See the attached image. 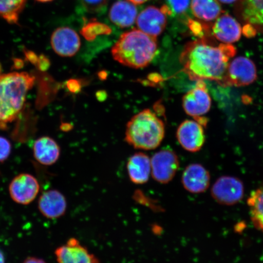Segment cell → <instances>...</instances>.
Masks as SVG:
<instances>
[{"label":"cell","mask_w":263,"mask_h":263,"mask_svg":"<svg viewBox=\"0 0 263 263\" xmlns=\"http://www.w3.org/2000/svg\"><path fill=\"white\" fill-rule=\"evenodd\" d=\"M192 9L196 17L205 22L215 21L222 12L217 0H192Z\"/></svg>","instance_id":"21"},{"label":"cell","mask_w":263,"mask_h":263,"mask_svg":"<svg viewBox=\"0 0 263 263\" xmlns=\"http://www.w3.org/2000/svg\"><path fill=\"white\" fill-rule=\"evenodd\" d=\"M67 88L71 92H77L80 89V85L78 81L72 80L68 81Z\"/></svg>","instance_id":"31"},{"label":"cell","mask_w":263,"mask_h":263,"mask_svg":"<svg viewBox=\"0 0 263 263\" xmlns=\"http://www.w3.org/2000/svg\"><path fill=\"white\" fill-rule=\"evenodd\" d=\"M182 106L186 114L196 118L209 112L212 99L203 81H197L195 88L184 95Z\"/></svg>","instance_id":"8"},{"label":"cell","mask_w":263,"mask_h":263,"mask_svg":"<svg viewBox=\"0 0 263 263\" xmlns=\"http://www.w3.org/2000/svg\"><path fill=\"white\" fill-rule=\"evenodd\" d=\"M241 32L239 23L231 15L226 14L220 15L212 27L214 37L223 44H232L238 41Z\"/></svg>","instance_id":"15"},{"label":"cell","mask_w":263,"mask_h":263,"mask_svg":"<svg viewBox=\"0 0 263 263\" xmlns=\"http://www.w3.org/2000/svg\"><path fill=\"white\" fill-rule=\"evenodd\" d=\"M51 45L55 53L60 57L68 58L77 53L81 42L80 36L74 29L64 26L52 32Z\"/></svg>","instance_id":"10"},{"label":"cell","mask_w":263,"mask_h":263,"mask_svg":"<svg viewBox=\"0 0 263 263\" xmlns=\"http://www.w3.org/2000/svg\"><path fill=\"white\" fill-rule=\"evenodd\" d=\"M111 32V29L106 25L98 22H90L82 28L81 33L87 40L90 41L98 35L109 34Z\"/></svg>","instance_id":"24"},{"label":"cell","mask_w":263,"mask_h":263,"mask_svg":"<svg viewBox=\"0 0 263 263\" xmlns=\"http://www.w3.org/2000/svg\"><path fill=\"white\" fill-rule=\"evenodd\" d=\"M0 263H5V256L1 251H0Z\"/></svg>","instance_id":"34"},{"label":"cell","mask_w":263,"mask_h":263,"mask_svg":"<svg viewBox=\"0 0 263 263\" xmlns=\"http://www.w3.org/2000/svg\"><path fill=\"white\" fill-rule=\"evenodd\" d=\"M35 78L25 72L0 73V127H5L18 117Z\"/></svg>","instance_id":"3"},{"label":"cell","mask_w":263,"mask_h":263,"mask_svg":"<svg viewBox=\"0 0 263 263\" xmlns=\"http://www.w3.org/2000/svg\"><path fill=\"white\" fill-rule=\"evenodd\" d=\"M27 0H0V17L11 25H18L20 15Z\"/></svg>","instance_id":"23"},{"label":"cell","mask_w":263,"mask_h":263,"mask_svg":"<svg viewBox=\"0 0 263 263\" xmlns=\"http://www.w3.org/2000/svg\"><path fill=\"white\" fill-rule=\"evenodd\" d=\"M11 149L10 141L6 138L0 136V162H5L8 159Z\"/></svg>","instance_id":"26"},{"label":"cell","mask_w":263,"mask_h":263,"mask_svg":"<svg viewBox=\"0 0 263 263\" xmlns=\"http://www.w3.org/2000/svg\"><path fill=\"white\" fill-rule=\"evenodd\" d=\"M129 1L134 5H141L147 2V0H129Z\"/></svg>","instance_id":"33"},{"label":"cell","mask_w":263,"mask_h":263,"mask_svg":"<svg viewBox=\"0 0 263 263\" xmlns=\"http://www.w3.org/2000/svg\"><path fill=\"white\" fill-rule=\"evenodd\" d=\"M219 1L223 3H226V4H230V3L236 2V0H219Z\"/></svg>","instance_id":"35"},{"label":"cell","mask_w":263,"mask_h":263,"mask_svg":"<svg viewBox=\"0 0 263 263\" xmlns=\"http://www.w3.org/2000/svg\"><path fill=\"white\" fill-rule=\"evenodd\" d=\"M127 170L132 182L137 185L146 183L151 174L149 157L143 153L134 154L128 160Z\"/></svg>","instance_id":"18"},{"label":"cell","mask_w":263,"mask_h":263,"mask_svg":"<svg viewBox=\"0 0 263 263\" xmlns=\"http://www.w3.org/2000/svg\"><path fill=\"white\" fill-rule=\"evenodd\" d=\"M137 25L140 31L156 37L166 27V15L161 9L149 6L138 16Z\"/></svg>","instance_id":"14"},{"label":"cell","mask_w":263,"mask_h":263,"mask_svg":"<svg viewBox=\"0 0 263 263\" xmlns=\"http://www.w3.org/2000/svg\"><path fill=\"white\" fill-rule=\"evenodd\" d=\"M245 185L237 177L223 176L212 187L211 195L219 204L232 206L241 201L245 196Z\"/></svg>","instance_id":"6"},{"label":"cell","mask_w":263,"mask_h":263,"mask_svg":"<svg viewBox=\"0 0 263 263\" xmlns=\"http://www.w3.org/2000/svg\"><path fill=\"white\" fill-rule=\"evenodd\" d=\"M164 133L163 121L152 110L144 109L127 124L125 140L136 149L153 150L162 143Z\"/></svg>","instance_id":"4"},{"label":"cell","mask_w":263,"mask_h":263,"mask_svg":"<svg viewBox=\"0 0 263 263\" xmlns=\"http://www.w3.org/2000/svg\"><path fill=\"white\" fill-rule=\"evenodd\" d=\"M36 1L42 2V3H47L52 1V0H36Z\"/></svg>","instance_id":"36"},{"label":"cell","mask_w":263,"mask_h":263,"mask_svg":"<svg viewBox=\"0 0 263 263\" xmlns=\"http://www.w3.org/2000/svg\"><path fill=\"white\" fill-rule=\"evenodd\" d=\"M38 67L43 71L47 70L49 67V61L47 58H46L44 55H41L39 57L37 62Z\"/></svg>","instance_id":"30"},{"label":"cell","mask_w":263,"mask_h":263,"mask_svg":"<svg viewBox=\"0 0 263 263\" xmlns=\"http://www.w3.org/2000/svg\"><path fill=\"white\" fill-rule=\"evenodd\" d=\"M157 51L156 37L136 29L121 35L111 49L115 61L136 69L149 65Z\"/></svg>","instance_id":"2"},{"label":"cell","mask_w":263,"mask_h":263,"mask_svg":"<svg viewBox=\"0 0 263 263\" xmlns=\"http://www.w3.org/2000/svg\"><path fill=\"white\" fill-rule=\"evenodd\" d=\"M10 196L16 203L28 205L34 200L40 191L37 179L29 174H21L11 181L9 187Z\"/></svg>","instance_id":"9"},{"label":"cell","mask_w":263,"mask_h":263,"mask_svg":"<svg viewBox=\"0 0 263 263\" xmlns=\"http://www.w3.org/2000/svg\"><path fill=\"white\" fill-rule=\"evenodd\" d=\"M108 0H82L83 4L88 10L93 12H97L103 9L106 6Z\"/></svg>","instance_id":"27"},{"label":"cell","mask_w":263,"mask_h":263,"mask_svg":"<svg viewBox=\"0 0 263 263\" xmlns=\"http://www.w3.org/2000/svg\"><path fill=\"white\" fill-rule=\"evenodd\" d=\"M236 52L232 44L216 45L203 37L185 45L180 62L191 80L213 81L221 84Z\"/></svg>","instance_id":"1"},{"label":"cell","mask_w":263,"mask_h":263,"mask_svg":"<svg viewBox=\"0 0 263 263\" xmlns=\"http://www.w3.org/2000/svg\"><path fill=\"white\" fill-rule=\"evenodd\" d=\"M190 0H166L171 11L174 14H182L186 11L190 5Z\"/></svg>","instance_id":"25"},{"label":"cell","mask_w":263,"mask_h":263,"mask_svg":"<svg viewBox=\"0 0 263 263\" xmlns=\"http://www.w3.org/2000/svg\"><path fill=\"white\" fill-rule=\"evenodd\" d=\"M23 263H46L44 259L35 258L29 257L26 259L25 261Z\"/></svg>","instance_id":"32"},{"label":"cell","mask_w":263,"mask_h":263,"mask_svg":"<svg viewBox=\"0 0 263 263\" xmlns=\"http://www.w3.org/2000/svg\"><path fill=\"white\" fill-rule=\"evenodd\" d=\"M257 79L256 67L251 59L240 57L230 61L221 84L223 87H244Z\"/></svg>","instance_id":"5"},{"label":"cell","mask_w":263,"mask_h":263,"mask_svg":"<svg viewBox=\"0 0 263 263\" xmlns=\"http://www.w3.org/2000/svg\"><path fill=\"white\" fill-rule=\"evenodd\" d=\"M236 11L242 21L263 33V0H239Z\"/></svg>","instance_id":"17"},{"label":"cell","mask_w":263,"mask_h":263,"mask_svg":"<svg viewBox=\"0 0 263 263\" xmlns=\"http://www.w3.org/2000/svg\"><path fill=\"white\" fill-rule=\"evenodd\" d=\"M242 32L247 37H252L256 34L257 31L252 25L246 24Z\"/></svg>","instance_id":"29"},{"label":"cell","mask_w":263,"mask_h":263,"mask_svg":"<svg viewBox=\"0 0 263 263\" xmlns=\"http://www.w3.org/2000/svg\"><path fill=\"white\" fill-rule=\"evenodd\" d=\"M137 14V8L133 3L118 1L111 6L109 18L115 25L120 28H127L134 25Z\"/></svg>","instance_id":"20"},{"label":"cell","mask_w":263,"mask_h":263,"mask_svg":"<svg viewBox=\"0 0 263 263\" xmlns=\"http://www.w3.org/2000/svg\"><path fill=\"white\" fill-rule=\"evenodd\" d=\"M55 254L58 263H100L98 258L76 238L69 239Z\"/></svg>","instance_id":"12"},{"label":"cell","mask_w":263,"mask_h":263,"mask_svg":"<svg viewBox=\"0 0 263 263\" xmlns=\"http://www.w3.org/2000/svg\"><path fill=\"white\" fill-rule=\"evenodd\" d=\"M67 206V200L63 194L55 190L44 192L39 200V210L48 219L60 218L65 213Z\"/></svg>","instance_id":"16"},{"label":"cell","mask_w":263,"mask_h":263,"mask_svg":"<svg viewBox=\"0 0 263 263\" xmlns=\"http://www.w3.org/2000/svg\"><path fill=\"white\" fill-rule=\"evenodd\" d=\"M177 138L184 149L196 153L205 143V134L201 124L194 120H185L177 130Z\"/></svg>","instance_id":"11"},{"label":"cell","mask_w":263,"mask_h":263,"mask_svg":"<svg viewBox=\"0 0 263 263\" xmlns=\"http://www.w3.org/2000/svg\"><path fill=\"white\" fill-rule=\"evenodd\" d=\"M188 25L194 34L199 36L200 38H202V34L203 30L205 29V25H203L199 22L190 20L188 23Z\"/></svg>","instance_id":"28"},{"label":"cell","mask_w":263,"mask_h":263,"mask_svg":"<svg viewBox=\"0 0 263 263\" xmlns=\"http://www.w3.org/2000/svg\"><path fill=\"white\" fill-rule=\"evenodd\" d=\"M33 153L36 160L45 166H50L59 160L60 147L57 141L49 137L39 138L33 146Z\"/></svg>","instance_id":"19"},{"label":"cell","mask_w":263,"mask_h":263,"mask_svg":"<svg viewBox=\"0 0 263 263\" xmlns=\"http://www.w3.org/2000/svg\"><path fill=\"white\" fill-rule=\"evenodd\" d=\"M151 175L157 182L166 184L172 181L179 168L177 154L171 149L156 153L151 159Z\"/></svg>","instance_id":"7"},{"label":"cell","mask_w":263,"mask_h":263,"mask_svg":"<svg viewBox=\"0 0 263 263\" xmlns=\"http://www.w3.org/2000/svg\"><path fill=\"white\" fill-rule=\"evenodd\" d=\"M248 204L253 223L263 233V184L251 193Z\"/></svg>","instance_id":"22"},{"label":"cell","mask_w":263,"mask_h":263,"mask_svg":"<svg viewBox=\"0 0 263 263\" xmlns=\"http://www.w3.org/2000/svg\"><path fill=\"white\" fill-rule=\"evenodd\" d=\"M182 183L184 189L191 193H204L210 185V174L202 164H191L184 170Z\"/></svg>","instance_id":"13"}]
</instances>
